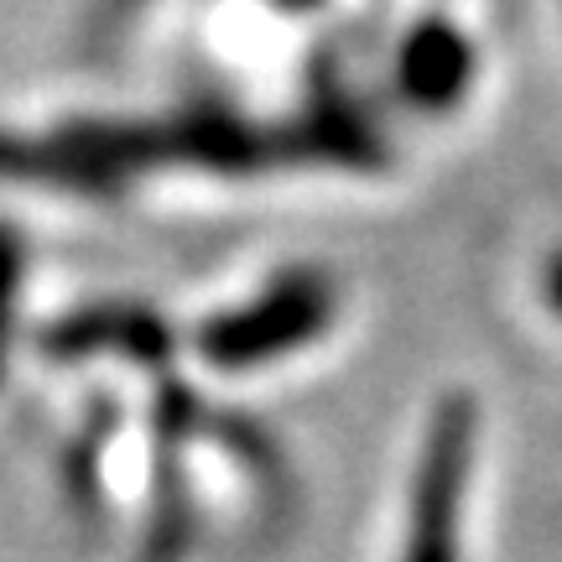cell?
<instances>
[{"label": "cell", "mask_w": 562, "mask_h": 562, "mask_svg": "<svg viewBox=\"0 0 562 562\" xmlns=\"http://www.w3.org/2000/svg\"><path fill=\"white\" fill-rule=\"evenodd\" d=\"M381 136L349 110L318 104L302 121H245L229 110H182L151 121H74L63 131H0V178L68 193H115L151 172H277V167H381Z\"/></svg>", "instance_id": "1"}, {"label": "cell", "mask_w": 562, "mask_h": 562, "mask_svg": "<svg viewBox=\"0 0 562 562\" xmlns=\"http://www.w3.org/2000/svg\"><path fill=\"white\" fill-rule=\"evenodd\" d=\"M334 323V281L318 271H286L245 307H229L199 334V349L220 370H256L302 344H313Z\"/></svg>", "instance_id": "2"}, {"label": "cell", "mask_w": 562, "mask_h": 562, "mask_svg": "<svg viewBox=\"0 0 562 562\" xmlns=\"http://www.w3.org/2000/svg\"><path fill=\"white\" fill-rule=\"evenodd\" d=\"M469 459H474V406L453 396V402H442L432 432H427L417 495H412L406 562H459V505Z\"/></svg>", "instance_id": "3"}, {"label": "cell", "mask_w": 562, "mask_h": 562, "mask_svg": "<svg viewBox=\"0 0 562 562\" xmlns=\"http://www.w3.org/2000/svg\"><path fill=\"white\" fill-rule=\"evenodd\" d=\"M396 83L412 110H427V115L453 110L474 83V42L442 16L422 21L406 32L402 53H396Z\"/></svg>", "instance_id": "4"}, {"label": "cell", "mask_w": 562, "mask_h": 562, "mask_svg": "<svg viewBox=\"0 0 562 562\" xmlns=\"http://www.w3.org/2000/svg\"><path fill=\"white\" fill-rule=\"evenodd\" d=\"M21 240L11 224H0V370H5V344H11V323H16V292H21Z\"/></svg>", "instance_id": "5"}, {"label": "cell", "mask_w": 562, "mask_h": 562, "mask_svg": "<svg viewBox=\"0 0 562 562\" xmlns=\"http://www.w3.org/2000/svg\"><path fill=\"white\" fill-rule=\"evenodd\" d=\"M547 302H552V313L562 318V256H552V266H547Z\"/></svg>", "instance_id": "6"}]
</instances>
